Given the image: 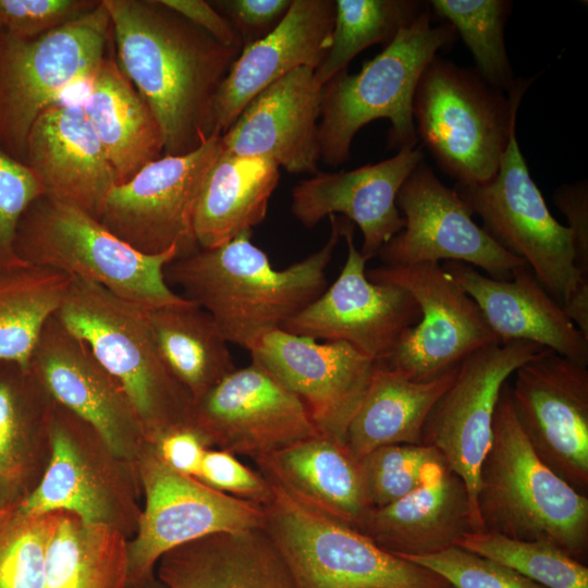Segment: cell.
Segmentation results:
<instances>
[{
  "instance_id": "1",
  "label": "cell",
  "mask_w": 588,
  "mask_h": 588,
  "mask_svg": "<svg viewBox=\"0 0 588 588\" xmlns=\"http://www.w3.org/2000/svg\"><path fill=\"white\" fill-rule=\"evenodd\" d=\"M118 63L149 106L163 155H184L210 135L215 94L241 49L225 46L159 0H102Z\"/></svg>"
},
{
  "instance_id": "2",
  "label": "cell",
  "mask_w": 588,
  "mask_h": 588,
  "mask_svg": "<svg viewBox=\"0 0 588 588\" xmlns=\"http://www.w3.org/2000/svg\"><path fill=\"white\" fill-rule=\"evenodd\" d=\"M329 218L324 245L284 269H275L252 242L253 231H244L220 246L176 257L164 267V279L205 309L229 343L249 352L326 290V270L342 238L340 217Z\"/></svg>"
},
{
  "instance_id": "3",
  "label": "cell",
  "mask_w": 588,
  "mask_h": 588,
  "mask_svg": "<svg viewBox=\"0 0 588 588\" xmlns=\"http://www.w3.org/2000/svg\"><path fill=\"white\" fill-rule=\"evenodd\" d=\"M476 505L483 530L549 542L586 564L588 497L573 489L535 453L515 417L507 382L494 412Z\"/></svg>"
},
{
  "instance_id": "4",
  "label": "cell",
  "mask_w": 588,
  "mask_h": 588,
  "mask_svg": "<svg viewBox=\"0 0 588 588\" xmlns=\"http://www.w3.org/2000/svg\"><path fill=\"white\" fill-rule=\"evenodd\" d=\"M431 13L429 7L359 72L344 69L322 86L318 143L324 164L347 161L357 132L378 119L390 122L388 148L416 147L413 105L418 81L437 52L457 38L450 23L433 25Z\"/></svg>"
},
{
  "instance_id": "5",
  "label": "cell",
  "mask_w": 588,
  "mask_h": 588,
  "mask_svg": "<svg viewBox=\"0 0 588 588\" xmlns=\"http://www.w3.org/2000/svg\"><path fill=\"white\" fill-rule=\"evenodd\" d=\"M57 316L123 388L148 442L189 426L194 401L162 359L144 307L72 278Z\"/></svg>"
},
{
  "instance_id": "6",
  "label": "cell",
  "mask_w": 588,
  "mask_h": 588,
  "mask_svg": "<svg viewBox=\"0 0 588 588\" xmlns=\"http://www.w3.org/2000/svg\"><path fill=\"white\" fill-rule=\"evenodd\" d=\"M531 81L517 78L505 96L476 70L438 56L424 70L413 105L416 134L456 184L477 185L494 176Z\"/></svg>"
},
{
  "instance_id": "7",
  "label": "cell",
  "mask_w": 588,
  "mask_h": 588,
  "mask_svg": "<svg viewBox=\"0 0 588 588\" xmlns=\"http://www.w3.org/2000/svg\"><path fill=\"white\" fill-rule=\"evenodd\" d=\"M15 252L26 265L90 281L147 309L188 302L164 279V267L179 257L177 248L139 253L98 219L46 195L23 213Z\"/></svg>"
},
{
  "instance_id": "8",
  "label": "cell",
  "mask_w": 588,
  "mask_h": 588,
  "mask_svg": "<svg viewBox=\"0 0 588 588\" xmlns=\"http://www.w3.org/2000/svg\"><path fill=\"white\" fill-rule=\"evenodd\" d=\"M453 188L470 213L481 218L482 229L528 265L588 338V279L575 268L569 230L553 218L529 174L516 128L491 180Z\"/></svg>"
},
{
  "instance_id": "9",
  "label": "cell",
  "mask_w": 588,
  "mask_h": 588,
  "mask_svg": "<svg viewBox=\"0 0 588 588\" xmlns=\"http://www.w3.org/2000/svg\"><path fill=\"white\" fill-rule=\"evenodd\" d=\"M262 529L296 588H453L438 574L392 554L362 531L271 482Z\"/></svg>"
},
{
  "instance_id": "10",
  "label": "cell",
  "mask_w": 588,
  "mask_h": 588,
  "mask_svg": "<svg viewBox=\"0 0 588 588\" xmlns=\"http://www.w3.org/2000/svg\"><path fill=\"white\" fill-rule=\"evenodd\" d=\"M112 38L102 2L81 17L33 39L0 29V149L24 162L32 125L64 90L86 82Z\"/></svg>"
},
{
  "instance_id": "11",
  "label": "cell",
  "mask_w": 588,
  "mask_h": 588,
  "mask_svg": "<svg viewBox=\"0 0 588 588\" xmlns=\"http://www.w3.org/2000/svg\"><path fill=\"white\" fill-rule=\"evenodd\" d=\"M367 278L406 290L420 309L419 321L407 329L378 367L417 381H430L454 369L473 352L500 343L475 301L440 262L379 266Z\"/></svg>"
},
{
  "instance_id": "12",
  "label": "cell",
  "mask_w": 588,
  "mask_h": 588,
  "mask_svg": "<svg viewBox=\"0 0 588 588\" xmlns=\"http://www.w3.org/2000/svg\"><path fill=\"white\" fill-rule=\"evenodd\" d=\"M215 133L184 155H163L108 195L100 222L146 255L198 249L195 213L206 176L222 151Z\"/></svg>"
},
{
  "instance_id": "13",
  "label": "cell",
  "mask_w": 588,
  "mask_h": 588,
  "mask_svg": "<svg viewBox=\"0 0 588 588\" xmlns=\"http://www.w3.org/2000/svg\"><path fill=\"white\" fill-rule=\"evenodd\" d=\"M546 348L532 342L512 341L473 352L460 363L453 383L425 421L421 444L434 448L465 482L474 531L483 530L476 498L501 390L522 365Z\"/></svg>"
},
{
  "instance_id": "14",
  "label": "cell",
  "mask_w": 588,
  "mask_h": 588,
  "mask_svg": "<svg viewBox=\"0 0 588 588\" xmlns=\"http://www.w3.org/2000/svg\"><path fill=\"white\" fill-rule=\"evenodd\" d=\"M149 450L140 466L145 510L137 536L128 544L130 584L152 575L160 558L176 547L213 534L262 528L260 504L177 473L160 458L155 446Z\"/></svg>"
},
{
  "instance_id": "15",
  "label": "cell",
  "mask_w": 588,
  "mask_h": 588,
  "mask_svg": "<svg viewBox=\"0 0 588 588\" xmlns=\"http://www.w3.org/2000/svg\"><path fill=\"white\" fill-rule=\"evenodd\" d=\"M396 206L405 225L380 249L384 266L462 261L490 278L510 280L514 269L527 265L475 223L455 189L445 186L424 160L402 184Z\"/></svg>"
},
{
  "instance_id": "16",
  "label": "cell",
  "mask_w": 588,
  "mask_h": 588,
  "mask_svg": "<svg viewBox=\"0 0 588 588\" xmlns=\"http://www.w3.org/2000/svg\"><path fill=\"white\" fill-rule=\"evenodd\" d=\"M509 384L517 422L538 457L577 492H588V368L550 348Z\"/></svg>"
},
{
  "instance_id": "17",
  "label": "cell",
  "mask_w": 588,
  "mask_h": 588,
  "mask_svg": "<svg viewBox=\"0 0 588 588\" xmlns=\"http://www.w3.org/2000/svg\"><path fill=\"white\" fill-rule=\"evenodd\" d=\"M189 426L208 448L253 462L319 434L303 401L253 362L193 402Z\"/></svg>"
},
{
  "instance_id": "18",
  "label": "cell",
  "mask_w": 588,
  "mask_h": 588,
  "mask_svg": "<svg viewBox=\"0 0 588 588\" xmlns=\"http://www.w3.org/2000/svg\"><path fill=\"white\" fill-rule=\"evenodd\" d=\"M340 222L347 256L339 277L282 330L314 340L345 342L379 362L419 321L420 309L403 287L367 278L368 260L354 243L355 224L345 217H340Z\"/></svg>"
},
{
  "instance_id": "19",
  "label": "cell",
  "mask_w": 588,
  "mask_h": 588,
  "mask_svg": "<svg viewBox=\"0 0 588 588\" xmlns=\"http://www.w3.org/2000/svg\"><path fill=\"white\" fill-rule=\"evenodd\" d=\"M249 353L253 363L303 401L320 436L345 444L373 359L345 342L319 343L285 330L265 334Z\"/></svg>"
},
{
  "instance_id": "20",
  "label": "cell",
  "mask_w": 588,
  "mask_h": 588,
  "mask_svg": "<svg viewBox=\"0 0 588 588\" xmlns=\"http://www.w3.org/2000/svg\"><path fill=\"white\" fill-rule=\"evenodd\" d=\"M29 367L52 401L85 422L115 456L131 458L148 442L123 388L57 314L45 324Z\"/></svg>"
},
{
  "instance_id": "21",
  "label": "cell",
  "mask_w": 588,
  "mask_h": 588,
  "mask_svg": "<svg viewBox=\"0 0 588 588\" xmlns=\"http://www.w3.org/2000/svg\"><path fill=\"white\" fill-rule=\"evenodd\" d=\"M422 160V146L404 147L378 163L350 171H319L293 187L291 211L308 229L326 217L342 213L359 226L363 234L359 252L369 260L404 228L396 196Z\"/></svg>"
},
{
  "instance_id": "22",
  "label": "cell",
  "mask_w": 588,
  "mask_h": 588,
  "mask_svg": "<svg viewBox=\"0 0 588 588\" xmlns=\"http://www.w3.org/2000/svg\"><path fill=\"white\" fill-rule=\"evenodd\" d=\"M333 0H292L281 22L245 45L212 99L209 133L223 134L265 88L302 66L316 70L331 46Z\"/></svg>"
},
{
  "instance_id": "23",
  "label": "cell",
  "mask_w": 588,
  "mask_h": 588,
  "mask_svg": "<svg viewBox=\"0 0 588 588\" xmlns=\"http://www.w3.org/2000/svg\"><path fill=\"white\" fill-rule=\"evenodd\" d=\"M321 99L315 70H293L244 108L221 136L223 151L267 158L290 173H318Z\"/></svg>"
},
{
  "instance_id": "24",
  "label": "cell",
  "mask_w": 588,
  "mask_h": 588,
  "mask_svg": "<svg viewBox=\"0 0 588 588\" xmlns=\"http://www.w3.org/2000/svg\"><path fill=\"white\" fill-rule=\"evenodd\" d=\"M24 162L46 196L100 220L117 180L83 105L46 109L28 133Z\"/></svg>"
},
{
  "instance_id": "25",
  "label": "cell",
  "mask_w": 588,
  "mask_h": 588,
  "mask_svg": "<svg viewBox=\"0 0 588 588\" xmlns=\"http://www.w3.org/2000/svg\"><path fill=\"white\" fill-rule=\"evenodd\" d=\"M442 268L475 301L500 343L532 342L588 365V338L528 265L514 269L510 280L490 278L462 261H444Z\"/></svg>"
},
{
  "instance_id": "26",
  "label": "cell",
  "mask_w": 588,
  "mask_h": 588,
  "mask_svg": "<svg viewBox=\"0 0 588 588\" xmlns=\"http://www.w3.org/2000/svg\"><path fill=\"white\" fill-rule=\"evenodd\" d=\"M359 531L397 556L427 555L455 546L474 531L466 485L444 461L437 462L412 492L372 509Z\"/></svg>"
},
{
  "instance_id": "27",
  "label": "cell",
  "mask_w": 588,
  "mask_h": 588,
  "mask_svg": "<svg viewBox=\"0 0 588 588\" xmlns=\"http://www.w3.org/2000/svg\"><path fill=\"white\" fill-rule=\"evenodd\" d=\"M269 481L304 504L360 530L370 511L359 461L345 444L315 436L254 461Z\"/></svg>"
},
{
  "instance_id": "28",
  "label": "cell",
  "mask_w": 588,
  "mask_h": 588,
  "mask_svg": "<svg viewBox=\"0 0 588 588\" xmlns=\"http://www.w3.org/2000/svg\"><path fill=\"white\" fill-rule=\"evenodd\" d=\"M157 564L168 588H296L262 528L203 537L170 550Z\"/></svg>"
},
{
  "instance_id": "29",
  "label": "cell",
  "mask_w": 588,
  "mask_h": 588,
  "mask_svg": "<svg viewBox=\"0 0 588 588\" xmlns=\"http://www.w3.org/2000/svg\"><path fill=\"white\" fill-rule=\"evenodd\" d=\"M83 108L113 169L117 185L163 156L160 125L120 68L113 38L89 79Z\"/></svg>"
},
{
  "instance_id": "30",
  "label": "cell",
  "mask_w": 588,
  "mask_h": 588,
  "mask_svg": "<svg viewBox=\"0 0 588 588\" xmlns=\"http://www.w3.org/2000/svg\"><path fill=\"white\" fill-rule=\"evenodd\" d=\"M457 368L430 381L417 382L376 365L346 431L350 453L360 461L381 446L421 444L425 421L453 383Z\"/></svg>"
},
{
  "instance_id": "31",
  "label": "cell",
  "mask_w": 588,
  "mask_h": 588,
  "mask_svg": "<svg viewBox=\"0 0 588 588\" xmlns=\"http://www.w3.org/2000/svg\"><path fill=\"white\" fill-rule=\"evenodd\" d=\"M279 180L280 170L272 160L222 149L206 176L196 208L198 247L213 248L253 231L266 219Z\"/></svg>"
},
{
  "instance_id": "32",
  "label": "cell",
  "mask_w": 588,
  "mask_h": 588,
  "mask_svg": "<svg viewBox=\"0 0 588 588\" xmlns=\"http://www.w3.org/2000/svg\"><path fill=\"white\" fill-rule=\"evenodd\" d=\"M83 426L53 402L47 427L51 458L39 485L17 502L23 512H65L86 523L113 525L109 495L79 451Z\"/></svg>"
},
{
  "instance_id": "33",
  "label": "cell",
  "mask_w": 588,
  "mask_h": 588,
  "mask_svg": "<svg viewBox=\"0 0 588 588\" xmlns=\"http://www.w3.org/2000/svg\"><path fill=\"white\" fill-rule=\"evenodd\" d=\"M145 315L162 359L193 401L236 369L229 342L194 302L145 308Z\"/></svg>"
},
{
  "instance_id": "34",
  "label": "cell",
  "mask_w": 588,
  "mask_h": 588,
  "mask_svg": "<svg viewBox=\"0 0 588 588\" xmlns=\"http://www.w3.org/2000/svg\"><path fill=\"white\" fill-rule=\"evenodd\" d=\"M128 585V544L118 527L61 512L46 553L44 588Z\"/></svg>"
},
{
  "instance_id": "35",
  "label": "cell",
  "mask_w": 588,
  "mask_h": 588,
  "mask_svg": "<svg viewBox=\"0 0 588 588\" xmlns=\"http://www.w3.org/2000/svg\"><path fill=\"white\" fill-rule=\"evenodd\" d=\"M71 280L26 264L0 271V362L29 368L41 331L60 309Z\"/></svg>"
},
{
  "instance_id": "36",
  "label": "cell",
  "mask_w": 588,
  "mask_h": 588,
  "mask_svg": "<svg viewBox=\"0 0 588 588\" xmlns=\"http://www.w3.org/2000/svg\"><path fill=\"white\" fill-rule=\"evenodd\" d=\"M53 401L29 368L0 362V507L12 503L26 469V450L46 427Z\"/></svg>"
},
{
  "instance_id": "37",
  "label": "cell",
  "mask_w": 588,
  "mask_h": 588,
  "mask_svg": "<svg viewBox=\"0 0 588 588\" xmlns=\"http://www.w3.org/2000/svg\"><path fill=\"white\" fill-rule=\"evenodd\" d=\"M428 8L420 0H334L331 46L315 70L316 82L323 86L372 45L387 47Z\"/></svg>"
},
{
  "instance_id": "38",
  "label": "cell",
  "mask_w": 588,
  "mask_h": 588,
  "mask_svg": "<svg viewBox=\"0 0 588 588\" xmlns=\"http://www.w3.org/2000/svg\"><path fill=\"white\" fill-rule=\"evenodd\" d=\"M431 12L450 23L469 49L477 73L506 93L517 78L507 58L504 29L513 3L507 0H431Z\"/></svg>"
},
{
  "instance_id": "39",
  "label": "cell",
  "mask_w": 588,
  "mask_h": 588,
  "mask_svg": "<svg viewBox=\"0 0 588 588\" xmlns=\"http://www.w3.org/2000/svg\"><path fill=\"white\" fill-rule=\"evenodd\" d=\"M455 546L498 562L546 588H588V567L559 547L470 531Z\"/></svg>"
},
{
  "instance_id": "40",
  "label": "cell",
  "mask_w": 588,
  "mask_h": 588,
  "mask_svg": "<svg viewBox=\"0 0 588 588\" xmlns=\"http://www.w3.org/2000/svg\"><path fill=\"white\" fill-rule=\"evenodd\" d=\"M61 512L0 507V588H44L46 553Z\"/></svg>"
},
{
  "instance_id": "41",
  "label": "cell",
  "mask_w": 588,
  "mask_h": 588,
  "mask_svg": "<svg viewBox=\"0 0 588 588\" xmlns=\"http://www.w3.org/2000/svg\"><path fill=\"white\" fill-rule=\"evenodd\" d=\"M442 461L434 448L425 444L373 450L359 461L368 504L379 509L402 499L421 483L431 465Z\"/></svg>"
},
{
  "instance_id": "42",
  "label": "cell",
  "mask_w": 588,
  "mask_h": 588,
  "mask_svg": "<svg viewBox=\"0 0 588 588\" xmlns=\"http://www.w3.org/2000/svg\"><path fill=\"white\" fill-rule=\"evenodd\" d=\"M401 558L438 574L453 588H546L507 566L457 546L432 554Z\"/></svg>"
},
{
  "instance_id": "43",
  "label": "cell",
  "mask_w": 588,
  "mask_h": 588,
  "mask_svg": "<svg viewBox=\"0 0 588 588\" xmlns=\"http://www.w3.org/2000/svg\"><path fill=\"white\" fill-rule=\"evenodd\" d=\"M42 195L34 171L0 149V271L25 265L15 252L16 231L23 213Z\"/></svg>"
},
{
  "instance_id": "44",
  "label": "cell",
  "mask_w": 588,
  "mask_h": 588,
  "mask_svg": "<svg viewBox=\"0 0 588 588\" xmlns=\"http://www.w3.org/2000/svg\"><path fill=\"white\" fill-rule=\"evenodd\" d=\"M99 0H0V29L33 39L95 9Z\"/></svg>"
},
{
  "instance_id": "45",
  "label": "cell",
  "mask_w": 588,
  "mask_h": 588,
  "mask_svg": "<svg viewBox=\"0 0 588 588\" xmlns=\"http://www.w3.org/2000/svg\"><path fill=\"white\" fill-rule=\"evenodd\" d=\"M196 478L217 491L260 505L271 494V483L259 470L218 449L206 450Z\"/></svg>"
},
{
  "instance_id": "46",
  "label": "cell",
  "mask_w": 588,
  "mask_h": 588,
  "mask_svg": "<svg viewBox=\"0 0 588 588\" xmlns=\"http://www.w3.org/2000/svg\"><path fill=\"white\" fill-rule=\"evenodd\" d=\"M211 3L231 24L244 47L270 33L284 17L292 0H219Z\"/></svg>"
},
{
  "instance_id": "47",
  "label": "cell",
  "mask_w": 588,
  "mask_h": 588,
  "mask_svg": "<svg viewBox=\"0 0 588 588\" xmlns=\"http://www.w3.org/2000/svg\"><path fill=\"white\" fill-rule=\"evenodd\" d=\"M553 201L566 217L571 233L574 265L588 279V185L583 180L558 187Z\"/></svg>"
},
{
  "instance_id": "48",
  "label": "cell",
  "mask_w": 588,
  "mask_h": 588,
  "mask_svg": "<svg viewBox=\"0 0 588 588\" xmlns=\"http://www.w3.org/2000/svg\"><path fill=\"white\" fill-rule=\"evenodd\" d=\"M160 458L172 469L196 478L206 450L204 438L192 427L172 429L151 443Z\"/></svg>"
},
{
  "instance_id": "49",
  "label": "cell",
  "mask_w": 588,
  "mask_h": 588,
  "mask_svg": "<svg viewBox=\"0 0 588 588\" xmlns=\"http://www.w3.org/2000/svg\"><path fill=\"white\" fill-rule=\"evenodd\" d=\"M197 27L207 32L219 42L242 50L243 44L226 19L204 0H159Z\"/></svg>"
},
{
  "instance_id": "50",
  "label": "cell",
  "mask_w": 588,
  "mask_h": 588,
  "mask_svg": "<svg viewBox=\"0 0 588 588\" xmlns=\"http://www.w3.org/2000/svg\"><path fill=\"white\" fill-rule=\"evenodd\" d=\"M128 588H168L155 574L128 585Z\"/></svg>"
}]
</instances>
